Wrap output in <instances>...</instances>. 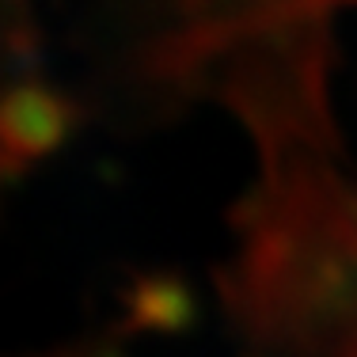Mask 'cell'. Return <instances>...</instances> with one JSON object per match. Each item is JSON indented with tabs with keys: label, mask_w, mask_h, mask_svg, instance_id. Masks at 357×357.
<instances>
[{
	"label": "cell",
	"mask_w": 357,
	"mask_h": 357,
	"mask_svg": "<svg viewBox=\"0 0 357 357\" xmlns=\"http://www.w3.org/2000/svg\"><path fill=\"white\" fill-rule=\"evenodd\" d=\"M73 122V110L61 96L23 80L0 91V172L31 164L57 149Z\"/></svg>",
	"instance_id": "6da1fadb"
}]
</instances>
